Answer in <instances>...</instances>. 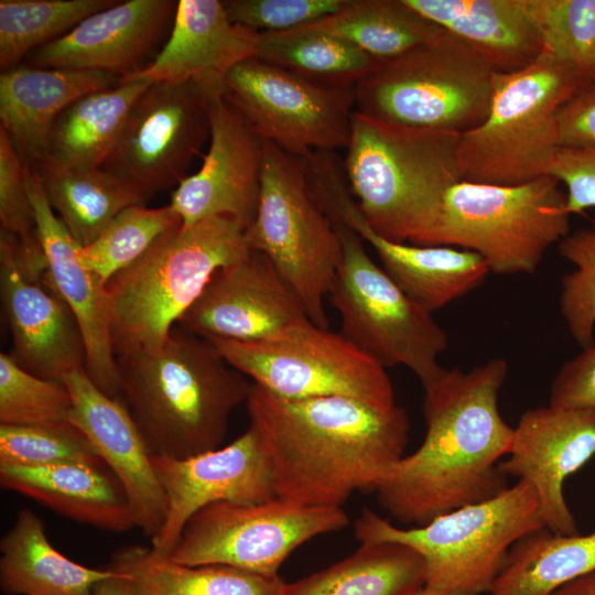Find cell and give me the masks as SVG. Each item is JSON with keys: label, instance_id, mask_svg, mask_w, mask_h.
Segmentation results:
<instances>
[{"label": "cell", "instance_id": "cell-14", "mask_svg": "<svg viewBox=\"0 0 595 595\" xmlns=\"http://www.w3.org/2000/svg\"><path fill=\"white\" fill-rule=\"evenodd\" d=\"M224 95L261 139L295 156L347 149L355 87L323 86L253 57L230 71Z\"/></svg>", "mask_w": 595, "mask_h": 595}, {"label": "cell", "instance_id": "cell-1", "mask_svg": "<svg viewBox=\"0 0 595 595\" xmlns=\"http://www.w3.org/2000/svg\"><path fill=\"white\" fill-rule=\"evenodd\" d=\"M508 369L505 359L491 358L467 371L443 368L423 386L424 440L377 490L380 506L392 518L423 526L508 488L499 463L509 451L513 428L498 408Z\"/></svg>", "mask_w": 595, "mask_h": 595}, {"label": "cell", "instance_id": "cell-13", "mask_svg": "<svg viewBox=\"0 0 595 595\" xmlns=\"http://www.w3.org/2000/svg\"><path fill=\"white\" fill-rule=\"evenodd\" d=\"M348 521L343 508L302 506L279 497L257 504L215 502L190 518L167 558L185 565L221 564L279 576L294 550L344 529Z\"/></svg>", "mask_w": 595, "mask_h": 595}, {"label": "cell", "instance_id": "cell-12", "mask_svg": "<svg viewBox=\"0 0 595 595\" xmlns=\"http://www.w3.org/2000/svg\"><path fill=\"white\" fill-rule=\"evenodd\" d=\"M208 340L231 367L280 398L345 396L382 408L397 404L383 366L311 320L262 340Z\"/></svg>", "mask_w": 595, "mask_h": 595}, {"label": "cell", "instance_id": "cell-16", "mask_svg": "<svg viewBox=\"0 0 595 595\" xmlns=\"http://www.w3.org/2000/svg\"><path fill=\"white\" fill-rule=\"evenodd\" d=\"M152 462L167 499V513L152 549L169 556L197 511L215 502L257 504L277 498L271 457L259 429L231 443L186 458L153 454Z\"/></svg>", "mask_w": 595, "mask_h": 595}, {"label": "cell", "instance_id": "cell-48", "mask_svg": "<svg viewBox=\"0 0 595 595\" xmlns=\"http://www.w3.org/2000/svg\"><path fill=\"white\" fill-rule=\"evenodd\" d=\"M552 595H595V570L564 584Z\"/></svg>", "mask_w": 595, "mask_h": 595}, {"label": "cell", "instance_id": "cell-37", "mask_svg": "<svg viewBox=\"0 0 595 595\" xmlns=\"http://www.w3.org/2000/svg\"><path fill=\"white\" fill-rule=\"evenodd\" d=\"M182 225L171 205L150 208L143 204L122 209L79 258L105 284L137 261L163 234Z\"/></svg>", "mask_w": 595, "mask_h": 595}, {"label": "cell", "instance_id": "cell-6", "mask_svg": "<svg viewBox=\"0 0 595 595\" xmlns=\"http://www.w3.org/2000/svg\"><path fill=\"white\" fill-rule=\"evenodd\" d=\"M544 527L534 488L518 480L496 496L440 515L423 526L400 528L370 509L355 521L360 543L397 542L424 561V589L441 595H486L511 547Z\"/></svg>", "mask_w": 595, "mask_h": 595}, {"label": "cell", "instance_id": "cell-24", "mask_svg": "<svg viewBox=\"0 0 595 595\" xmlns=\"http://www.w3.org/2000/svg\"><path fill=\"white\" fill-rule=\"evenodd\" d=\"M258 32L232 23L219 0H180L170 37L148 65L120 82H194L210 95L225 91L230 71L256 57Z\"/></svg>", "mask_w": 595, "mask_h": 595}, {"label": "cell", "instance_id": "cell-3", "mask_svg": "<svg viewBox=\"0 0 595 595\" xmlns=\"http://www.w3.org/2000/svg\"><path fill=\"white\" fill-rule=\"evenodd\" d=\"M117 363L121 393L152 453L173 458L220 447L252 386L212 342L180 328L156 349Z\"/></svg>", "mask_w": 595, "mask_h": 595}, {"label": "cell", "instance_id": "cell-7", "mask_svg": "<svg viewBox=\"0 0 595 595\" xmlns=\"http://www.w3.org/2000/svg\"><path fill=\"white\" fill-rule=\"evenodd\" d=\"M586 82L543 50L520 71L495 73L487 117L459 138L463 181L519 185L550 175L560 148L558 112Z\"/></svg>", "mask_w": 595, "mask_h": 595}, {"label": "cell", "instance_id": "cell-38", "mask_svg": "<svg viewBox=\"0 0 595 595\" xmlns=\"http://www.w3.org/2000/svg\"><path fill=\"white\" fill-rule=\"evenodd\" d=\"M543 51L595 79V0H522Z\"/></svg>", "mask_w": 595, "mask_h": 595}, {"label": "cell", "instance_id": "cell-19", "mask_svg": "<svg viewBox=\"0 0 595 595\" xmlns=\"http://www.w3.org/2000/svg\"><path fill=\"white\" fill-rule=\"evenodd\" d=\"M506 456L500 470L534 488L544 527L559 534H577L564 483L595 457V414L550 403L529 409L513 428Z\"/></svg>", "mask_w": 595, "mask_h": 595}, {"label": "cell", "instance_id": "cell-47", "mask_svg": "<svg viewBox=\"0 0 595 595\" xmlns=\"http://www.w3.org/2000/svg\"><path fill=\"white\" fill-rule=\"evenodd\" d=\"M91 595H141V594L139 593L137 586L134 585V583L128 575L113 571L111 576L102 580L94 587Z\"/></svg>", "mask_w": 595, "mask_h": 595}, {"label": "cell", "instance_id": "cell-28", "mask_svg": "<svg viewBox=\"0 0 595 595\" xmlns=\"http://www.w3.org/2000/svg\"><path fill=\"white\" fill-rule=\"evenodd\" d=\"M72 561L50 542L42 520L29 508L18 512L0 541V588L9 595H91L111 576Z\"/></svg>", "mask_w": 595, "mask_h": 595}, {"label": "cell", "instance_id": "cell-5", "mask_svg": "<svg viewBox=\"0 0 595 595\" xmlns=\"http://www.w3.org/2000/svg\"><path fill=\"white\" fill-rule=\"evenodd\" d=\"M249 250L245 228L226 217L163 234L106 284L116 358L160 347L213 274Z\"/></svg>", "mask_w": 595, "mask_h": 595}, {"label": "cell", "instance_id": "cell-36", "mask_svg": "<svg viewBox=\"0 0 595 595\" xmlns=\"http://www.w3.org/2000/svg\"><path fill=\"white\" fill-rule=\"evenodd\" d=\"M117 0H1L0 68L21 64L35 48L68 33Z\"/></svg>", "mask_w": 595, "mask_h": 595}, {"label": "cell", "instance_id": "cell-9", "mask_svg": "<svg viewBox=\"0 0 595 595\" xmlns=\"http://www.w3.org/2000/svg\"><path fill=\"white\" fill-rule=\"evenodd\" d=\"M570 216L565 193L551 175L519 185L461 181L447 191L424 246L473 251L495 274H532L570 234Z\"/></svg>", "mask_w": 595, "mask_h": 595}, {"label": "cell", "instance_id": "cell-29", "mask_svg": "<svg viewBox=\"0 0 595 595\" xmlns=\"http://www.w3.org/2000/svg\"><path fill=\"white\" fill-rule=\"evenodd\" d=\"M150 84L144 79L120 82L72 102L56 118L40 164L60 169L101 167L131 107Z\"/></svg>", "mask_w": 595, "mask_h": 595}, {"label": "cell", "instance_id": "cell-26", "mask_svg": "<svg viewBox=\"0 0 595 595\" xmlns=\"http://www.w3.org/2000/svg\"><path fill=\"white\" fill-rule=\"evenodd\" d=\"M0 485L98 529L125 532L136 527L126 491L105 464L0 465Z\"/></svg>", "mask_w": 595, "mask_h": 595}, {"label": "cell", "instance_id": "cell-23", "mask_svg": "<svg viewBox=\"0 0 595 595\" xmlns=\"http://www.w3.org/2000/svg\"><path fill=\"white\" fill-rule=\"evenodd\" d=\"M176 6L174 0L118 1L32 51L28 65L130 76L145 67V57L173 22Z\"/></svg>", "mask_w": 595, "mask_h": 595}, {"label": "cell", "instance_id": "cell-46", "mask_svg": "<svg viewBox=\"0 0 595 595\" xmlns=\"http://www.w3.org/2000/svg\"><path fill=\"white\" fill-rule=\"evenodd\" d=\"M560 148L595 147V79L586 82L559 110Z\"/></svg>", "mask_w": 595, "mask_h": 595}, {"label": "cell", "instance_id": "cell-18", "mask_svg": "<svg viewBox=\"0 0 595 595\" xmlns=\"http://www.w3.org/2000/svg\"><path fill=\"white\" fill-rule=\"evenodd\" d=\"M209 139L201 169L175 187L170 205L185 227L226 217L246 229L259 203L263 140L224 94L212 101Z\"/></svg>", "mask_w": 595, "mask_h": 595}, {"label": "cell", "instance_id": "cell-2", "mask_svg": "<svg viewBox=\"0 0 595 595\" xmlns=\"http://www.w3.org/2000/svg\"><path fill=\"white\" fill-rule=\"evenodd\" d=\"M246 403L281 499L342 508L356 491L377 493L404 456L409 418L398 404L345 396L284 399L253 383Z\"/></svg>", "mask_w": 595, "mask_h": 595}, {"label": "cell", "instance_id": "cell-17", "mask_svg": "<svg viewBox=\"0 0 595 595\" xmlns=\"http://www.w3.org/2000/svg\"><path fill=\"white\" fill-rule=\"evenodd\" d=\"M305 320L293 288L264 253L250 249L213 274L177 325L206 339L256 342Z\"/></svg>", "mask_w": 595, "mask_h": 595}, {"label": "cell", "instance_id": "cell-21", "mask_svg": "<svg viewBox=\"0 0 595 595\" xmlns=\"http://www.w3.org/2000/svg\"><path fill=\"white\" fill-rule=\"evenodd\" d=\"M35 230L46 261L47 285L76 317L85 346V370L110 397L121 394V377L110 337L106 284L79 258L80 245L50 205L37 171L24 165Z\"/></svg>", "mask_w": 595, "mask_h": 595}, {"label": "cell", "instance_id": "cell-44", "mask_svg": "<svg viewBox=\"0 0 595 595\" xmlns=\"http://www.w3.org/2000/svg\"><path fill=\"white\" fill-rule=\"evenodd\" d=\"M550 175L564 184L570 215L595 208V147L559 148Z\"/></svg>", "mask_w": 595, "mask_h": 595}, {"label": "cell", "instance_id": "cell-39", "mask_svg": "<svg viewBox=\"0 0 595 595\" xmlns=\"http://www.w3.org/2000/svg\"><path fill=\"white\" fill-rule=\"evenodd\" d=\"M65 463L104 464L87 436L68 421L0 424V465L44 467Z\"/></svg>", "mask_w": 595, "mask_h": 595}, {"label": "cell", "instance_id": "cell-20", "mask_svg": "<svg viewBox=\"0 0 595 595\" xmlns=\"http://www.w3.org/2000/svg\"><path fill=\"white\" fill-rule=\"evenodd\" d=\"M72 408L67 421L77 426L120 482L136 527L151 540L161 530L167 499L152 462V451L126 403L98 388L85 368L63 378Z\"/></svg>", "mask_w": 595, "mask_h": 595}, {"label": "cell", "instance_id": "cell-34", "mask_svg": "<svg viewBox=\"0 0 595 595\" xmlns=\"http://www.w3.org/2000/svg\"><path fill=\"white\" fill-rule=\"evenodd\" d=\"M310 26L356 46L379 62L429 42L444 30L405 0H350Z\"/></svg>", "mask_w": 595, "mask_h": 595}, {"label": "cell", "instance_id": "cell-49", "mask_svg": "<svg viewBox=\"0 0 595 595\" xmlns=\"http://www.w3.org/2000/svg\"><path fill=\"white\" fill-rule=\"evenodd\" d=\"M415 595H441V594L431 593V592L423 588L419 593H416Z\"/></svg>", "mask_w": 595, "mask_h": 595}, {"label": "cell", "instance_id": "cell-22", "mask_svg": "<svg viewBox=\"0 0 595 595\" xmlns=\"http://www.w3.org/2000/svg\"><path fill=\"white\" fill-rule=\"evenodd\" d=\"M1 299L12 337L10 355L23 369L63 381L85 368V346L76 317L65 301L21 269L12 234L0 232Z\"/></svg>", "mask_w": 595, "mask_h": 595}, {"label": "cell", "instance_id": "cell-45", "mask_svg": "<svg viewBox=\"0 0 595 595\" xmlns=\"http://www.w3.org/2000/svg\"><path fill=\"white\" fill-rule=\"evenodd\" d=\"M549 403L595 414V333L593 340L554 376Z\"/></svg>", "mask_w": 595, "mask_h": 595}, {"label": "cell", "instance_id": "cell-11", "mask_svg": "<svg viewBox=\"0 0 595 595\" xmlns=\"http://www.w3.org/2000/svg\"><path fill=\"white\" fill-rule=\"evenodd\" d=\"M332 221L343 246L329 292L340 334L385 368L404 366L428 385L443 370L437 359L447 348L445 331L371 259L353 229Z\"/></svg>", "mask_w": 595, "mask_h": 595}, {"label": "cell", "instance_id": "cell-25", "mask_svg": "<svg viewBox=\"0 0 595 595\" xmlns=\"http://www.w3.org/2000/svg\"><path fill=\"white\" fill-rule=\"evenodd\" d=\"M110 73L20 64L0 75V122L24 165L43 160L52 127L72 102L117 86Z\"/></svg>", "mask_w": 595, "mask_h": 595}, {"label": "cell", "instance_id": "cell-42", "mask_svg": "<svg viewBox=\"0 0 595 595\" xmlns=\"http://www.w3.org/2000/svg\"><path fill=\"white\" fill-rule=\"evenodd\" d=\"M350 0H226L232 23L256 32H282L317 22L344 9Z\"/></svg>", "mask_w": 595, "mask_h": 595}, {"label": "cell", "instance_id": "cell-41", "mask_svg": "<svg viewBox=\"0 0 595 595\" xmlns=\"http://www.w3.org/2000/svg\"><path fill=\"white\" fill-rule=\"evenodd\" d=\"M558 247L574 266L561 281L560 311L571 336L584 348L595 333V218L591 228L569 234Z\"/></svg>", "mask_w": 595, "mask_h": 595}, {"label": "cell", "instance_id": "cell-32", "mask_svg": "<svg viewBox=\"0 0 595 595\" xmlns=\"http://www.w3.org/2000/svg\"><path fill=\"white\" fill-rule=\"evenodd\" d=\"M594 570L595 532L565 536L542 528L511 547L504 569L486 595H552Z\"/></svg>", "mask_w": 595, "mask_h": 595}, {"label": "cell", "instance_id": "cell-35", "mask_svg": "<svg viewBox=\"0 0 595 595\" xmlns=\"http://www.w3.org/2000/svg\"><path fill=\"white\" fill-rule=\"evenodd\" d=\"M255 58L328 87H355L380 64L350 43L307 25L258 32Z\"/></svg>", "mask_w": 595, "mask_h": 595}, {"label": "cell", "instance_id": "cell-43", "mask_svg": "<svg viewBox=\"0 0 595 595\" xmlns=\"http://www.w3.org/2000/svg\"><path fill=\"white\" fill-rule=\"evenodd\" d=\"M24 164L8 133L0 127V221L28 251L41 248L28 193Z\"/></svg>", "mask_w": 595, "mask_h": 595}, {"label": "cell", "instance_id": "cell-4", "mask_svg": "<svg viewBox=\"0 0 595 595\" xmlns=\"http://www.w3.org/2000/svg\"><path fill=\"white\" fill-rule=\"evenodd\" d=\"M459 138L354 112L344 169L358 208L376 234L394 242L425 245L447 191L463 181Z\"/></svg>", "mask_w": 595, "mask_h": 595}, {"label": "cell", "instance_id": "cell-27", "mask_svg": "<svg viewBox=\"0 0 595 595\" xmlns=\"http://www.w3.org/2000/svg\"><path fill=\"white\" fill-rule=\"evenodd\" d=\"M469 45L494 73L520 71L542 52L522 0H405Z\"/></svg>", "mask_w": 595, "mask_h": 595}, {"label": "cell", "instance_id": "cell-15", "mask_svg": "<svg viewBox=\"0 0 595 595\" xmlns=\"http://www.w3.org/2000/svg\"><path fill=\"white\" fill-rule=\"evenodd\" d=\"M215 96L191 80L151 83L131 107L101 167L144 201L177 186L210 138Z\"/></svg>", "mask_w": 595, "mask_h": 595}, {"label": "cell", "instance_id": "cell-10", "mask_svg": "<svg viewBox=\"0 0 595 595\" xmlns=\"http://www.w3.org/2000/svg\"><path fill=\"white\" fill-rule=\"evenodd\" d=\"M245 238L293 288L309 318L328 328L324 301L342 262V241L310 191L304 160L268 140L258 208Z\"/></svg>", "mask_w": 595, "mask_h": 595}, {"label": "cell", "instance_id": "cell-30", "mask_svg": "<svg viewBox=\"0 0 595 595\" xmlns=\"http://www.w3.org/2000/svg\"><path fill=\"white\" fill-rule=\"evenodd\" d=\"M422 558L397 542L360 543L344 560L286 583L282 595H415L424 588Z\"/></svg>", "mask_w": 595, "mask_h": 595}, {"label": "cell", "instance_id": "cell-40", "mask_svg": "<svg viewBox=\"0 0 595 595\" xmlns=\"http://www.w3.org/2000/svg\"><path fill=\"white\" fill-rule=\"evenodd\" d=\"M71 408L63 381L40 378L19 366L10 354H0V424L63 422Z\"/></svg>", "mask_w": 595, "mask_h": 595}, {"label": "cell", "instance_id": "cell-8", "mask_svg": "<svg viewBox=\"0 0 595 595\" xmlns=\"http://www.w3.org/2000/svg\"><path fill=\"white\" fill-rule=\"evenodd\" d=\"M494 74L469 45L444 30L380 62L358 82L355 111L390 125L463 134L487 117Z\"/></svg>", "mask_w": 595, "mask_h": 595}, {"label": "cell", "instance_id": "cell-31", "mask_svg": "<svg viewBox=\"0 0 595 595\" xmlns=\"http://www.w3.org/2000/svg\"><path fill=\"white\" fill-rule=\"evenodd\" d=\"M108 569L128 575L141 595H282L285 585L280 575L221 564H180L143 545L120 549Z\"/></svg>", "mask_w": 595, "mask_h": 595}, {"label": "cell", "instance_id": "cell-33", "mask_svg": "<svg viewBox=\"0 0 595 595\" xmlns=\"http://www.w3.org/2000/svg\"><path fill=\"white\" fill-rule=\"evenodd\" d=\"M50 205L65 227L85 247L125 208L144 199L102 167H34Z\"/></svg>", "mask_w": 595, "mask_h": 595}]
</instances>
